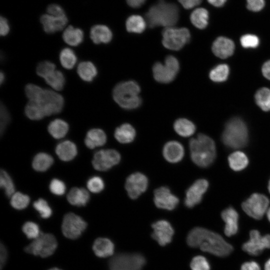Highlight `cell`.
<instances>
[{
	"mask_svg": "<svg viewBox=\"0 0 270 270\" xmlns=\"http://www.w3.org/2000/svg\"><path fill=\"white\" fill-rule=\"evenodd\" d=\"M187 243L190 247L200 248L203 252L218 256H226L233 250L232 246L220 234L200 227L194 228L190 232Z\"/></svg>",
	"mask_w": 270,
	"mask_h": 270,
	"instance_id": "6da1fadb",
	"label": "cell"
},
{
	"mask_svg": "<svg viewBox=\"0 0 270 270\" xmlns=\"http://www.w3.org/2000/svg\"><path fill=\"white\" fill-rule=\"evenodd\" d=\"M25 93L28 101L36 103L42 110L45 116L57 114L63 108L64 98L54 90L28 84L25 87Z\"/></svg>",
	"mask_w": 270,
	"mask_h": 270,
	"instance_id": "7a4b0ae2",
	"label": "cell"
},
{
	"mask_svg": "<svg viewBox=\"0 0 270 270\" xmlns=\"http://www.w3.org/2000/svg\"><path fill=\"white\" fill-rule=\"evenodd\" d=\"M179 18V9L174 3L160 0L152 5L146 14V19L150 28H166L175 25Z\"/></svg>",
	"mask_w": 270,
	"mask_h": 270,
	"instance_id": "3957f363",
	"label": "cell"
},
{
	"mask_svg": "<svg viewBox=\"0 0 270 270\" xmlns=\"http://www.w3.org/2000/svg\"><path fill=\"white\" fill-rule=\"evenodd\" d=\"M190 158L192 162L201 168L212 164L216 156L214 141L208 136L200 134L189 142Z\"/></svg>",
	"mask_w": 270,
	"mask_h": 270,
	"instance_id": "277c9868",
	"label": "cell"
},
{
	"mask_svg": "<svg viewBox=\"0 0 270 270\" xmlns=\"http://www.w3.org/2000/svg\"><path fill=\"white\" fill-rule=\"evenodd\" d=\"M140 88L138 84L133 80L121 82L117 84L112 91L114 101L122 108L134 110L142 104L140 96Z\"/></svg>",
	"mask_w": 270,
	"mask_h": 270,
	"instance_id": "5b68a950",
	"label": "cell"
},
{
	"mask_svg": "<svg viewBox=\"0 0 270 270\" xmlns=\"http://www.w3.org/2000/svg\"><path fill=\"white\" fill-rule=\"evenodd\" d=\"M222 140L230 148L244 147L248 141V130L244 122L238 118L230 119L226 124Z\"/></svg>",
	"mask_w": 270,
	"mask_h": 270,
	"instance_id": "8992f818",
	"label": "cell"
},
{
	"mask_svg": "<svg viewBox=\"0 0 270 270\" xmlns=\"http://www.w3.org/2000/svg\"><path fill=\"white\" fill-rule=\"evenodd\" d=\"M162 44L166 48L178 50L190 40V34L186 28H166L162 32Z\"/></svg>",
	"mask_w": 270,
	"mask_h": 270,
	"instance_id": "52a82bcc",
	"label": "cell"
},
{
	"mask_svg": "<svg viewBox=\"0 0 270 270\" xmlns=\"http://www.w3.org/2000/svg\"><path fill=\"white\" fill-rule=\"evenodd\" d=\"M179 70V62L172 56H166L164 64L156 62L152 66L154 78L158 82L163 84L172 82L176 78Z\"/></svg>",
	"mask_w": 270,
	"mask_h": 270,
	"instance_id": "ba28073f",
	"label": "cell"
},
{
	"mask_svg": "<svg viewBox=\"0 0 270 270\" xmlns=\"http://www.w3.org/2000/svg\"><path fill=\"white\" fill-rule=\"evenodd\" d=\"M56 68V65L53 62L45 60L38 64L36 72L54 90H61L64 86L65 78L62 72Z\"/></svg>",
	"mask_w": 270,
	"mask_h": 270,
	"instance_id": "9c48e42d",
	"label": "cell"
},
{
	"mask_svg": "<svg viewBox=\"0 0 270 270\" xmlns=\"http://www.w3.org/2000/svg\"><path fill=\"white\" fill-rule=\"evenodd\" d=\"M57 246V242L54 235L40 233L38 238L24 248V251L34 256L46 258L54 254Z\"/></svg>",
	"mask_w": 270,
	"mask_h": 270,
	"instance_id": "30bf717a",
	"label": "cell"
},
{
	"mask_svg": "<svg viewBox=\"0 0 270 270\" xmlns=\"http://www.w3.org/2000/svg\"><path fill=\"white\" fill-rule=\"evenodd\" d=\"M146 263L140 254H120L109 261L110 270H141Z\"/></svg>",
	"mask_w": 270,
	"mask_h": 270,
	"instance_id": "8fae6325",
	"label": "cell"
},
{
	"mask_svg": "<svg viewBox=\"0 0 270 270\" xmlns=\"http://www.w3.org/2000/svg\"><path fill=\"white\" fill-rule=\"evenodd\" d=\"M269 200L264 195L254 194L242 204L244 211L250 217L256 219H261L269 204Z\"/></svg>",
	"mask_w": 270,
	"mask_h": 270,
	"instance_id": "7c38bea8",
	"label": "cell"
},
{
	"mask_svg": "<svg viewBox=\"0 0 270 270\" xmlns=\"http://www.w3.org/2000/svg\"><path fill=\"white\" fill-rule=\"evenodd\" d=\"M86 226V222L81 217L70 212L64 217L62 230L66 238L74 240L80 236Z\"/></svg>",
	"mask_w": 270,
	"mask_h": 270,
	"instance_id": "4fadbf2b",
	"label": "cell"
},
{
	"mask_svg": "<svg viewBox=\"0 0 270 270\" xmlns=\"http://www.w3.org/2000/svg\"><path fill=\"white\" fill-rule=\"evenodd\" d=\"M120 158V154L116 150H102L94 154L92 164L96 170L106 171L118 164Z\"/></svg>",
	"mask_w": 270,
	"mask_h": 270,
	"instance_id": "5bb4252c",
	"label": "cell"
},
{
	"mask_svg": "<svg viewBox=\"0 0 270 270\" xmlns=\"http://www.w3.org/2000/svg\"><path fill=\"white\" fill-rule=\"evenodd\" d=\"M250 240L242 245V250L252 256L260 254L264 249L270 248V234L261 236L256 230L250 232Z\"/></svg>",
	"mask_w": 270,
	"mask_h": 270,
	"instance_id": "9a60e30c",
	"label": "cell"
},
{
	"mask_svg": "<svg viewBox=\"0 0 270 270\" xmlns=\"http://www.w3.org/2000/svg\"><path fill=\"white\" fill-rule=\"evenodd\" d=\"M148 186V178L140 172H135L130 175L125 183V188L128 194L132 199L138 198L146 190Z\"/></svg>",
	"mask_w": 270,
	"mask_h": 270,
	"instance_id": "2e32d148",
	"label": "cell"
},
{
	"mask_svg": "<svg viewBox=\"0 0 270 270\" xmlns=\"http://www.w3.org/2000/svg\"><path fill=\"white\" fill-rule=\"evenodd\" d=\"M208 186V182L205 179H199L194 182L186 192L185 206L188 208H192L198 204Z\"/></svg>",
	"mask_w": 270,
	"mask_h": 270,
	"instance_id": "e0dca14e",
	"label": "cell"
},
{
	"mask_svg": "<svg viewBox=\"0 0 270 270\" xmlns=\"http://www.w3.org/2000/svg\"><path fill=\"white\" fill-rule=\"evenodd\" d=\"M154 201L158 208L169 210H174L179 202L178 198L166 186H161L154 190Z\"/></svg>",
	"mask_w": 270,
	"mask_h": 270,
	"instance_id": "ac0fdd59",
	"label": "cell"
},
{
	"mask_svg": "<svg viewBox=\"0 0 270 270\" xmlns=\"http://www.w3.org/2000/svg\"><path fill=\"white\" fill-rule=\"evenodd\" d=\"M152 227L154 230L152 236L160 245L164 246L171 242L174 230L168 222L160 220L154 222Z\"/></svg>",
	"mask_w": 270,
	"mask_h": 270,
	"instance_id": "d6986e66",
	"label": "cell"
},
{
	"mask_svg": "<svg viewBox=\"0 0 270 270\" xmlns=\"http://www.w3.org/2000/svg\"><path fill=\"white\" fill-rule=\"evenodd\" d=\"M40 21L46 32L53 34L62 30L68 20L66 16H56L46 14L41 16Z\"/></svg>",
	"mask_w": 270,
	"mask_h": 270,
	"instance_id": "ffe728a7",
	"label": "cell"
},
{
	"mask_svg": "<svg viewBox=\"0 0 270 270\" xmlns=\"http://www.w3.org/2000/svg\"><path fill=\"white\" fill-rule=\"evenodd\" d=\"M234 50V44L230 38L220 36L213 42L212 51L214 54L220 58H226L231 56Z\"/></svg>",
	"mask_w": 270,
	"mask_h": 270,
	"instance_id": "44dd1931",
	"label": "cell"
},
{
	"mask_svg": "<svg viewBox=\"0 0 270 270\" xmlns=\"http://www.w3.org/2000/svg\"><path fill=\"white\" fill-rule=\"evenodd\" d=\"M184 150L180 143L176 141H170L164 146L162 154L164 158L171 163L180 162L184 156Z\"/></svg>",
	"mask_w": 270,
	"mask_h": 270,
	"instance_id": "7402d4cb",
	"label": "cell"
},
{
	"mask_svg": "<svg viewBox=\"0 0 270 270\" xmlns=\"http://www.w3.org/2000/svg\"><path fill=\"white\" fill-rule=\"evenodd\" d=\"M223 220L225 222L224 232L228 236L236 234L238 230V215L236 211L230 207L224 210L221 214Z\"/></svg>",
	"mask_w": 270,
	"mask_h": 270,
	"instance_id": "603a6c76",
	"label": "cell"
},
{
	"mask_svg": "<svg viewBox=\"0 0 270 270\" xmlns=\"http://www.w3.org/2000/svg\"><path fill=\"white\" fill-rule=\"evenodd\" d=\"M90 38L95 44H108L111 41L112 34L107 26L97 24L91 28Z\"/></svg>",
	"mask_w": 270,
	"mask_h": 270,
	"instance_id": "cb8c5ba5",
	"label": "cell"
},
{
	"mask_svg": "<svg viewBox=\"0 0 270 270\" xmlns=\"http://www.w3.org/2000/svg\"><path fill=\"white\" fill-rule=\"evenodd\" d=\"M56 152L61 160L70 161L77 154L76 146L71 141L64 140L56 146Z\"/></svg>",
	"mask_w": 270,
	"mask_h": 270,
	"instance_id": "d4e9b609",
	"label": "cell"
},
{
	"mask_svg": "<svg viewBox=\"0 0 270 270\" xmlns=\"http://www.w3.org/2000/svg\"><path fill=\"white\" fill-rule=\"evenodd\" d=\"M66 198L68 202L72 205L82 206L87 204L90 196L86 189L74 187L69 191Z\"/></svg>",
	"mask_w": 270,
	"mask_h": 270,
	"instance_id": "484cf974",
	"label": "cell"
},
{
	"mask_svg": "<svg viewBox=\"0 0 270 270\" xmlns=\"http://www.w3.org/2000/svg\"><path fill=\"white\" fill-rule=\"evenodd\" d=\"M106 142L105 132L100 128H92L88 130L84 139L86 146L90 149L100 146Z\"/></svg>",
	"mask_w": 270,
	"mask_h": 270,
	"instance_id": "4316f807",
	"label": "cell"
},
{
	"mask_svg": "<svg viewBox=\"0 0 270 270\" xmlns=\"http://www.w3.org/2000/svg\"><path fill=\"white\" fill-rule=\"evenodd\" d=\"M92 249L96 256L100 258H106L113 254L114 245L109 239L99 238L94 242Z\"/></svg>",
	"mask_w": 270,
	"mask_h": 270,
	"instance_id": "83f0119b",
	"label": "cell"
},
{
	"mask_svg": "<svg viewBox=\"0 0 270 270\" xmlns=\"http://www.w3.org/2000/svg\"><path fill=\"white\" fill-rule=\"evenodd\" d=\"M114 135L116 139L119 142L128 144L134 140L136 135V132L132 125L126 123L116 129Z\"/></svg>",
	"mask_w": 270,
	"mask_h": 270,
	"instance_id": "f1b7e54d",
	"label": "cell"
},
{
	"mask_svg": "<svg viewBox=\"0 0 270 270\" xmlns=\"http://www.w3.org/2000/svg\"><path fill=\"white\" fill-rule=\"evenodd\" d=\"M64 42L71 46H78L84 40V32L78 28H74L72 26L67 27L62 34Z\"/></svg>",
	"mask_w": 270,
	"mask_h": 270,
	"instance_id": "f546056e",
	"label": "cell"
},
{
	"mask_svg": "<svg viewBox=\"0 0 270 270\" xmlns=\"http://www.w3.org/2000/svg\"><path fill=\"white\" fill-rule=\"evenodd\" d=\"M77 72L80 78L86 82H92L98 74L94 64L89 61L80 63L78 66Z\"/></svg>",
	"mask_w": 270,
	"mask_h": 270,
	"instance_id": "4dcf8cb0",
	"label": "cell"
},
{
	"mask_svg": "<svg viewBox=\"0 0 270 270\" xmlns=\"http://www.w3.org/2000/svg\"><path fill=\"white\" fill-rule=\"evenodd\" d=\"M48 132L54 138H64L68 130V124L63 120L57 118L52 121L48 127Z\"/></svg>",
	"mask_w": 270,
	"mask_h": 270,
	"instance_id": "1f68e13d",
	"label": "cell"
},
{
	"mask_svg": "<svg viewBox=\"0 0 270 270\" xmlns=\"http://www.w3.org/2000/svg\"><path fill=\"white\" fill-rule=\"evenodd\" d=\"M174 128L178 135L183 137L192 136L196 130L194 124L184 118L176 120L174 124Z\"/></svg>",
	"mask_w": 270,
	"mask_h": 270,
	"instance_id": "d6a6232c",
	"label": "cell"
},
{
	"mask_svg": "<svg viewBox=\"0 0 270 270\" xmlns=\"http://www.w3.org/2000/svg\"><path fill=\"white\" fill-rule=\"evenodd\" d=\"M54 162L53 158L46 153L40 152L34 157L32 166L34 169L38 172H43L47 170Z\"/></svg>",
	"mask_w": 270,
	"mask_h": 270,
	"instance_id": "836d02e7",
	"label": "cell"
},
{
	"mask_svg": "<svg viewBox=\"0 0 270 270\" xmlns=\"http://www.w3.org/2000/svg\"><path fill=\"white\" fill-rule=\"evenodd\" d=\"M190 20L194 26L204 29L208 24V12L204 8H198L192 12Z\"/></svg>",
	"mask_w": 270,
	"mask_h": 270,
	"instance_id": "e575fe53",
	"label": "cell"
},
{
	"mask_svg": "<svg viewBox=\"0 0 270 270\" xmlns=\"http://www.w3.org/2000/svg\"><path fill=\"white\" fill-rule=\"evenodd\" d=\"M228 160L230 167L235 171H240L244 169L248 163L246 156L240 151L231 154L228 158Z\"/></svg>",
	"mask_w": 270,
	"mask_h": 270,
	"instance_id": "d590c367",
	"label": "cell"
},
{
	"mask_svg": "<svg viewBox=\"0 0 270 270\" xmlns=\"http://www.w3.org/2000/svg\"><path fill=\"white\" fill-rule=\"evenodd\" d=\"M128 32L132 33L140 34L146 27V23L144 19L138 15H132L128 17L126 23Z\"/></svg>",
	"mask_w": 270,
	"mask_h": 270,
	"instance_id": "8d00e7d4",
	"label": "cell"
},
{
	"mask_svg": "<svg viewBox=\"0 0 270 270\" xmlns=\"http://www.w3.org/2000/svg\"><path fill=\"white\" fill-rule=\"evenodd\" d=\"M59 58L62 66L68 70L72 69L77 62L75 53L68 48H64L60 51Z\"/></svg>",
	"mask_w": 270,
	"mask_h": 270,
	"instance_id": "74e56055",
	"label": "cell"
},
{
	"mask_svg": "<svg viewBox=\"0 0 270 270\" xmlns=\"http://www.w3.org/2000/svg\"><path fill=\"white\" fill-rule=\"evenodd\" d=\"M255 100L257 105L264 111L270 110V89L262 88L255 94Z\"/></svg>",
	"mask_w": 270,
	"mask_h": 270,
	"instance_id": "f35d334b",
	"label": "cell"
},
{
	"mask_svg": "<svg viewBox=\"0 0 270 270\" xmlns=\"http://www.w3.org/2000/svg\"><path fill=\"white\" fill-rule=\"evenodd\" d=\"M228 66L226 64H220L210 70L209 76L214 82H222L228 78Z\"/></svg>",
	"mask_w": 270,
	"mask_h": 270,
	"instance_id": "ab89813d",
	"label": "cell"
},
{
	"mask_svg": "<svg viewBox=\"0 0 270 270\" xmlns=\"http://www.w3.org/2000/svg\"><path fill=\"white\" fill-rule=\"evenodd\" d=\"M24 112L26 116L31 120H40L45 117L40 108L35 102L28 101L25 106Z\"/></svg>",
	"mask_w": 270,
	"mask_h": 270,
	"instance_id": "60d3db41",
	"label": "cell"
},
{
	"mask_svg": "<svg viewBox=\"0 0 270 270\" xmlns=\"http://www.w3.org/2000/svg\"><path fill=\"white\" fill-rule=\"evenodd\" d=\"M0 186L4 190L8 197L12 196L14 194L15 188L12 180L10 175L3 170L0 173Z\"/></svg>",
	"mask_w": 270,
	"mask_h": 270,
	"instance_id": "b9f144b4",
	"label": "cell"
},
{
	"mask_svg": "<svg viewBox=\"0 0 270 270\" xmlns=\"http://www.w3.org/2000/svg\"><path fill=\"white\" fill-rule=\"evenodd\" d=\"M30 202V197L20 192L14 193L10 199V204L15 209L20 210L26 208Z\"/></svg>",
	"mask_w": 270,
	"mask_h": 270,
	"instance_id": "7bdbcfd3",
	"label": "cell"
},
{
	"mask_svg": "<svg viewBox=\"0 0 270 270\" xmlns=\"http://www.w3.org/2000/svg\"><path fill=\"white\" fill-rule=\"evenodd\" d=\"M34 208L37 210L43 218H49L52 214V210L44 199L39 198L33 204Z\"/></svg>",
	"mask_w": 270,
	"mask_h": 270,
	"instance_id": "ee69618b",
	"label": "cell"
},
{
	"mask_svg": "<svg viewBox=\"0 0 270 270\" xmlns=\"http://www.w3.org/2000/svg\"><path fill=\"white\" fill-rule=\"evenodd\" d=\"M22 230L27 238L30 239H36L40 234L38 226L34 222H27L24 224Z\"/></svg>",
	"mask_w": 270,
	"mask_h": 270,
	"instance_id": "f6af8a7d",
	"label": "cell"
},
{
	"mask_svg": "<svg viewBox=\"0 0 270 270\" xmlns=\"http://www.w3.org/2000/svg\"><path fill=\"white\" fill-rule=\"evenodd\" d=\"M86 185L88 190L93 193L100 192L104 187V180L98 176L90 178L88 180Z\"/></svg>",
	"mask_w": 270,
	"mask_h": 270,
	"instance_id": "bcb514c9",
	"label": "cell"
},
{
	"mask_svg": "<svg viewBox=\"0 0 270 270\" xmlns=\"http://www.w3.org/2000/svg\"><path fill=\"white\" fill-rule=\"evenodd\" d=\"M192 270H210V264L203 256H198L194 257L190 264Z\"/></svg>",
	"mask_w": 270,
	"mask_h": 270,
	"instance_id": "7dc6e473",
	"label": "cell"
},
{
	"mask_svg": "<svg viewBox=\"0 0 270 270\" xmlns=\"http://www.w3.org/2000/svg\"><path fill=\"white\" fill-rule=\"evenodd\" d=\"M242 46L244 48H256L259 44V39L254 34H247L242 36L240 39Z\"/></svg>",
	"mask_w": 270,
	"mask_h": 270,
	"instance_id": "c3c4849f",
	"label": "cell"
},
{
	"mask_svg": "<svg viewBox=\"0 0 270 270\" xmlns=\"http://www.w3.org/2000/svg\"><path fill=\"white\" fill-rule=\"evenodd\" d=\"M50 191L54 194L62 196L65 192L66 185L62 180L54 178L52 180L49 186Z\"/></svg>",
	"mask_w": 270,
	"mask_h": 270,
	"instance_id": "681fc988",
	"label": "cell"
},
{
	"mask_svg": "<svg viewBox=\"0 0 270 270\" xmlns=\"http://www.w3.org/2000/svg\"><path fill=\"white\" fill-rule=\"evenodd\" d=\"M0 135H2L10 122V116L8 110L4 106L0 105Z\"/></svg>",
	"mask_w": 270,
	"mask_h": 270,
	"instance_id": "f907efd6",
	"label": "cell"
},
{
	"mask_svg": "<svg viewBox=\"0 0 270 270\" xmlns=\"http://www.w3.org/2000/svg\"><path fill=\"white\" fill-rule=\"evenodd\" d=\"M264 0H246V7L252 12H257L261 10L264 7Z\"/></svg>",
	"mask_w": 270,
	"mask_h": 270,
	"instance_id": "816d5d0a",
	"label": "cell"
},
{
	"mask_svg": "<svg viewBox=\"0 0 270 270\" xmlns=\"http://www.w3.org/2000/svg\"><path fill=\"white\" fill-rule=\"evenodd\" d=\"M47 14L56 16H66L64 9L61 6L57 4H51L46 9Z\"/></svg>",
	"mask_w": 270,
	"mask_h": 270,
	"instance_id": "f5cc1de1",
	"label": "cell"
},
{
	"mask_svg": "<svg viewBox=\"0 0 270 270\" xmlns=\"http://www.w3.org/2000/svg\"><path fill=\"white\" fill-rule=\"evenodd\" d=\"M10 31V26L7 20L2 16L0 18V34L5 36L8 34Z\"/></svg>",
	"mask_w": 270,
	"mask_h": 270,
	"instance_id": "db71d44e",
	"label": "cell"
},
{
	"mask_svg": "<svg viewBox=\"0 0 270 270\" xmlns=\"http://www.w3.org/2000/svg\"><path fill=\"white\" fill-rule=\"evenodd\" d=\"M202 0H178L179 2L186 9H190L199 5Z\"/></svg>",
	"mask_w": 270,
	"mask_h": 270,
	"instance_id": "11a10c76",
	"label": "cell"
},
{
	"mask_svg": "<svg viewBox=\"0 0 270 270\" xmlns=\"http://www.w3.org/2000/svg\"><path fill=\"white\" fill-rule=\"evenodd\" d=\"M240 270H260V268L256 262L251 261L244 263Z\"/></svg>",
	"mask_w": 270,
	"mask_h": 270,
	"instance_id": "9f6ffc18",
	"label": "cell"
},
{
	"mask_svg": "<svg viewBox=\"0 0 270 270\" xmlns=\"http://www.w3.org/2000/svg\"><path fill=\"white\" fill-rule=\"evenodd\" d=\"M7 251L5 246L1 243L0 246V270L4 266L7 258Z\"/></svg>",
	"mask_w": 270,
	"mask_h": 270,
	"instance_id": "6f0895ef",
	"label": "cell"
},
{
	"mask_svg": "<svg viewBox=\"0 0 270 270\" xmlns=\"http://www.w3.org/2000/svg\"><path fill=\"white\" fill-rule=\"evenodd\" d=\"M262 70L263 76L270 80V60L264 63Z\"/></svg>",
	"mask_w": 270,
	"mask_h": 270,
	"instance_id": "680465c9",
	"label": "cell"
},
{
	"mask_svg": "<svg viewBox=\"0 0 270 270\" xmlns=\"http://www.w3.org/2000/svg\"><path fill=\"white\" fill-rule=\"evenodd\" d=\"M129 6L133 8L140 7L146 2V0H126Z\"/></svg>",
	"mask_w": 270,
	"mask_h": 270,
	"instance_id": "91938a15",
	"label": "cell"
},
{
	"mask_svg": "<svg viewBox=\"0 0 270 270\" xmlns=\"http://www.w3.org/2000/svg\"><path fill=\"white\" fill-rule=\"evenodd\" d=\"M208 2L216 7H220L224 5L226 0H208Z\"/></svg>",
	"mask_w": 270,
	"mask_h": 270,
	"instance_id": "94428289",
	"label": "cell"
},
{
	"mask_svg": "<svg viewBox=\"0 0 270 270\" xmlns=\"http://www.w3.org/2000/svg\"><path fill=\"white\" fill-rule=\"evenodd\" d=\"M264 270H270V258L265 264Z\"/></svg>",
	"mask_w": 270,
	"mask_h": 270,
	"instance_id": "6125c7cd",
	"label": "cell"
},
{
	"mask_svg": "<svg viewBox=\"0 0 270 270\" xmlns=\"http://www.w3.org/2000/svg\"><path fill=\"white\" fill-rule=\"evenodd\" d=\"M4 74L2 72H0V84H2L4 80Z\"/></svg>",
	"mask_w": 270,
	"mask_h": 270,
	"instance_id": "be15d7a7",
	"label": "cell"
},
{
	"mask_svg": "<svg viewBox=\"0 0 270 270\" xmlns=\"http://www.w3.org/2000/svg\"><path fill=\"white\" fill-rule=\"evenodd\" d=\"M267 216L268 220L270 222V208L268 209L267 212Z\"/></svg>",
	"mask_w": 270,
	"mask_h": 270,
	"instance_id": "e7e4bbea",
	"label": "cell"
},
{
	"mask_svg": "<svg viewBox=\"0 0 270 270\" xmlns=\"http://www.w3.org/2000/svg\"><path fill=\"white\" fill-rule=\"evenodd\" d=\"M48 270H60L58 268H50Z\"/></svg>",
	"mask_w": 270,
	"mask_h": 270,
	"instance_id": "03108f58",
	"label": "cell"
},
{
	"mask_svg": "<svg viewBox=\"0 0 270 270\" xmlns=\"http://www.w3.org/2000/svg\"><path fill=\"white\" fill-rule=\"evenodd\" d=\"M268 190H269V192H270V180L269 182H268Z\"/></svg>",
	"mask_w": 270,
	"mask_h": 270,
	"instance_id": "003e7915",
	"label": "cell"
}]
</instances>
